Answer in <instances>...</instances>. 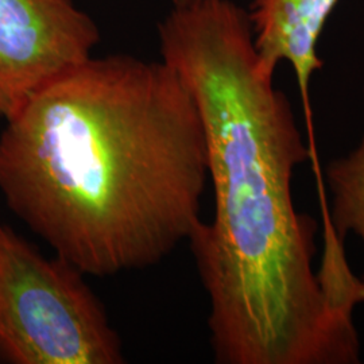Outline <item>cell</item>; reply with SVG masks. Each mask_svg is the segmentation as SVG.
Here are the masks:
<instances>
[{"mask_svg":"<svg viewBox=\"0 0 364 364\" xmlns=\"http://www.w3.org/2000/svg\"><path fill=\"white\" fill-rule=\"evenodd\" d=\"M324 182L332 196L328 205L333 232L341 242L353 234L364 247V132L352 151L326 165ZM360 281L364 285V272Z\"/></svg>","mask_w":364,"mask_h":364,"instance_id":"8992f818","label":"cell"},{"mask_svg":"<svg viewBox=\"0 0 364 364\" xmlns=\"http://www.w3.org/2000/svg\"><path fill=\"white\" fill-rule=\"evenodd\" d=\"M100 30L73 0H0V117L93 55Z\"/></svg>","mask_w":364,"mask_h":364,"instance_id":"277c9868","label":"cell"},{"mask_svg":"<svg viewBox=\"0 0 364 364\" xmlns=\"http://www.w3.org/2000/svg\"><path fill=\"white\" fill-rule=\"evenodd\" d=\"M85 274L0 224V362L120 364L122 343Z\"/></svg>","mask_w":364,"mask_h":364,"instance_id":"3957f363","label":"cell"},{"mask_svg":"<svg viewBox=\"0 0 364 364\" xmlns=\"http://www.w3.org/2000/svg\"><path fill=\"white\" fill-rule=\"evenodd\" d=\"M338 1L254 0L248 10L262 68L272 75L282 63L293 68L311 153H317L311 84L314 73L324 66L317 46Z\"/></svg>","mask_w":364,"mask_h":364,"instance_id":"5b68a950","label":"cell"},{"mask_svg":"<svg viewBox=\"0 0 364 364\" xmlns=\"http://www.w3.org/2000/svg\"><path fill=\"white\" fill-rule=\"evenodd\" d=\"M173 4H180V3H186V1H192V0H171Z\"/></svg>","mask_w":364,"mask_h":364,"instance_id":"52a82bcc","label":"cell"},{"mask_svg":"<svg viewBox=\"0 0 364 364\" xmlns=\"http://www.w3.org/2000/svg\"><path fill=\"white\" fill-rule=\"evenodd\" d=\"M208 153L177 72L92 55L33 96L0 134V192L85 275L146 269L201 223Z\"/></svg>","mask_w":364,"mask_h":364,"instance_id":"7a4b0ae2","label":"cell"},{"mask_svg":"<svg viewBox=\"0 0 364 364\" xmlns=\"http://www.w3.org/2000/svg\"><path fill=\"white\" fill-rule=\"evenodd\" d=\"M158 37L205 134L215 212L189 242L208 294L215 362L359 363V305L313 267L317 221L293 198L309 147L260 65L247 10L234 0L173 4Z\"/></svg>","mask_w":364,"mask_h":364,"instance_id":"6da1fadb","label":"cell"}]
</instances>
